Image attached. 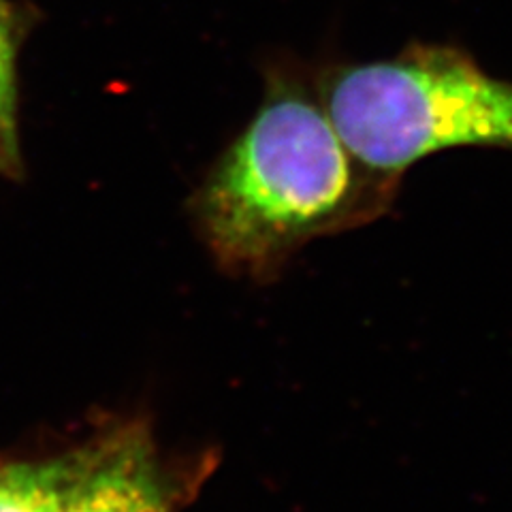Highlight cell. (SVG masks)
Here are the masks:
<instances>
[{
    "label": "cell",
    "mask_w": 512,
    "mask_h": 512,
    "mask_svg": "<svg viewBox=\"0 0 512 512\" xmlns=\"http://www.w3.org/2000/svg\"><path fill=\"white\" fill-rule=\"evenodd\" d=\"M22 169L18 88L0 86V178H20Z\"/></svg>",
    "instance_id": "cell-6"
},
{
    "label": "cell",
    "mask_w": 512,
    "mask_h": 512,
    "mask_svg": "<svg viewBox=\"0 0 512 512\" xmlns=\"http://www.w3.org/2000/svg\"><path fill=\"white\" fill-rule=\"evenodd\" d=\"M28 28L30 15L11 0H0V86L18 88V56Z\"/></svg>",
    "instance_id": "cell-5"
},
{
    "label": "cell",
    "mask_w": 512,
    "mask_h": 512,
    "mask_svg": "<svg viewBox=\"0 0 512 512\" xmlns=\"http://www.w3.org/2000/svg\"><path fill=\"white\" fill-rule=\"evenodd\" d=\"M397 188L348 148L314 73L271 67L259 111L207 171L190 212L222 265L263 274L320 235L378 218Z\"/></svg>",
    "instance_id": "cell-1"
},
{
    "label": "cell",
    "mask_w": 512,
    "mask_h": 512,
    "mask_svg": "<svg viewBox=\"0 0 512 512\" xmlns=\"http://www.w3.org/2000/svg\"><path fill=\"white\" fill-rule=\"evenodd\" d=\"M62 512H169L148 440L122 434L71 459Z\"/></svg>",
    "instance_id": "cell-3"
},
{
    "label": "cell",
    "mask_w": 512,
    "mask_h": 512,
    "mask_svg": "<svg viewBox=\"0 0 512 512\" xmlns=\"http://www.w3.org/2000/svg\"><path fill=\"white\" fill-rule=\"evenodd\" d=\"M69 461L3 463L0 512H62Z\"/></svg>",
    "instance_id": "cell-4"
},
{
    "label": "cell",
    "mask_w": 512,
    "mask_h": 512,
    "mask_svg": "<svg viewBox=\"0 0 512 512\" xmlns=\"http://www.w3.org/2000/svg\"><path fill=\"white\" fill-rule=\"evenodd\" d=\"M333 124L370 169L402 175L461 146L512 150V82L487 75L459 47L412 43L389 60L314 73Z\"/></svg>",
    "instance_id": "cell-2"
}]
</instances>
